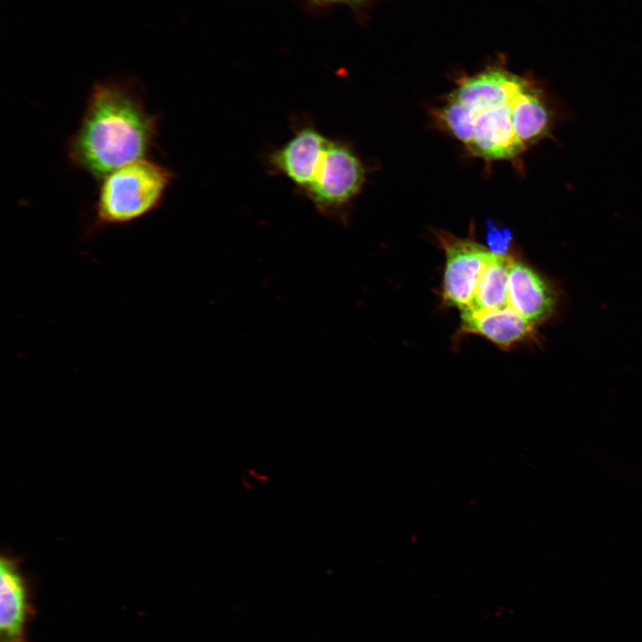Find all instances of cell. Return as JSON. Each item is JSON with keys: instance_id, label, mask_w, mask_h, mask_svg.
Returning <instances> with one entry per match:
<instances>
[{"instance_id": "1", "label": "cell", "mask_w": 642, "mask_h": 642, "mask_svg": "<svg viewBox=\"0 0 642 642\" xmlns=\"http://www.w3.org/2000/svg\"><path fill=\"white\" fill-rule=\"evenodd\" d=\"M159 117L135 78L95 82L77 130L67 141L71 166L100 181L111 171L146 158L156 147Z\"/></svg>"}, {"instance_id": "2", "label": "cell", "mask_w": 642, "mask_h": 642, "mask_svg": "<svg viewBox=\"0 0 642 642\" xmlns=\"http://www.w3.org/2000/svg\"><path fill=\"white\" fill-rule=\"evenodd\" d=\"M169 168L148 158L121 166L99 181L94 218L86 235L124 226L157 210L175 179Z\"/></svg>"}, {"instance_id": "3", "label": "cell", "mask_w": 642, "mask_h": 642, "mask_svg": "<svg viewBox=\"0 0 642 642\" xmlns=\"http://www.w3.org/2000/svg\"><path fill=\"white\" fill-rule=\"evenodd\" d=\"M365 178V167L352 148L343 141L328 138L303 194L321 214L335 218L360 192Z\"/></svg>"}, {"instance_id": "4", "label": "cell", "mask_w": 642, "mask_h": 642, "mask_svg": "<svg viewBox=\"0 0 642 642\" xmlns=\"http://www.w3.org/2000/svg\"><path fill=\"white\" fill-rule=\"evenodd\" d=\"M446 255L442 292L444 300L460 311L472 301L483 267L490 251L471 238L460 239L436 232Z\"/></svg>"}, {"instance_id": "5", "label": "cell", "mask_w": 642, "mask_h": 642, "mask_svg": "<svg viewBox=\"0 0 642 642\" xmlns=\"http://www.w3.org/2000/svg\"><path fill=\"white\" fill-rule=\"evenodd\" d=\"M327 141L328 137L313 124H304L267 156V163L271 171L284 176L303 193L312 181Z\"/></svg>"}, {"instance_id": "6", "label": "cell", "mask_w": 642, "mask_h": 642, "mask_svg": "<svg viewBox=\"0 0 642 642\" xmlns=\"http://www.w3.org/2000/svg\"><path fill=\"white\" fill-rule=\"evenodd\" d=\"M0 642H28L27 627L35 614L29 587L17 564H0Z\"/></svg>"}, {"instance_id": "7", "label": "cell", "mask_w": 642, "mask_h": 642, "mask_svg": "<svg viewBox=\"0 0 642 642\" xmlns=\"http://www.w3.org/2000/svg\"><path fill=\"white\" fill-rule=\"evenodd\" d=\"M509 306L533 324L554 311L556 297L552 286L529 266L511 257L508 272Z\"/></svg>"}, {"instance_id": "8", "label": "cell", "mask_w": 642, "mask_h": 642, "mask_svg": "<svg viewBox=\"0 0 642 642\" xmlns=\"http://www.w3.org/2000/svg\"><path fill=\"white\" fill-rule=\"evenodd\" d=\"M512 121L514 134L525 149L550 129V109L542 90L531 79L514 98Z\"/></svg>"}, {"instance_id": "9", "label": "cell", "mask_w": 642, "mask_h": 642, "mask_svg": "<svg viewBox=\"0 0 642 642\" xmlns=\"http://www.w3.org/2000/svg\"><path fill=\"white\" fill-rule=\"evenodd\" d=\"M461 318L464 332L482 335L504 349L528 338L535 326L512 308Z\"/></svg>"}, {"instance_id": "10", "label": "cell", "mask_w": 642, "mask_h": 642, "mask_svg": "<svg viewBox=\"0 0 642 642\" xmlns=\"http://www.w3.org/2000/svg\"><path fill=\"white\" fill-rule=\"evenodd\" d=\"M511 256L490 253L481 274L469 306L461 311V317H470L509 306L508 272Z\"/></svg>"}, {"instance_id": "11", "label": "cell", "mask_w": 642, "mask_h": 642, "mask_svg": "<svg viewBox=\"0 0 642 642\" xmlns=\"http://www.w3.org/2000/svg\"><path fill=\"white\" fill-rule=\"evenodd\" d=\"M486 227V243L489 251L496 255H506L513 239L511 230L498 226L490 219H487Z\"/></svg>"}, {"instance_id": "12", "label": "cell", "mask_w": 642, "mask_h": 642, "mask_svg": "<svg viewBox=\"0 0 642 642\" xmlns=\"http://www.w3.org/2000/svg\"><path fill=\"white\" fill-rule=\"evenodd\" d=\"M315 2L319 3H326V4H335V3H342V4H360L363 2H366L367 0H313Z\"/></svg>"}]
</instances>
